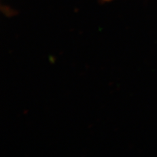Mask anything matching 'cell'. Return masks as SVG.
<instances>
[{"mask_svg":"<svg viewBox=\"0 0 157 157\" xmlns=\"http://www.w3.org/2000/svg\"><path fill=\"white\" fill-rule=\"evenodd\" d=\"M103 1H104V2H109V1H111V0H103Z\"/></svg>","mask_w":157,"mask_h":157,"instance_id":"obj_1","label":"cell"}]
</instances>
